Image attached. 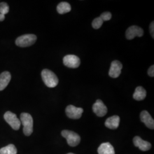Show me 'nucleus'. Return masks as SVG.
Returning <instances> with one entry per match:
<instances>
[{"label":"nucleus","mask_w":154,"mask_h":154,"mask_svg":"<svg viewBox=\"0 0 154 154\" xmlns=\"http://www.w3.org/2000/svg\"><path fill=\"white\" fill-rule=\"evenodd\" d=\"M41 77L45 84L50 88H55L58 84V78L55 74L49 69H44L41 72Z\"/></svg>","instance_id":"f257e3e1"},{"label":"nucleus","mask_w":154,"mask_h":154,"mask_svg":"<svg viewBox=\"0 0 154 154\" xmlns=\"http://www.w3.org/2000/svg\"><path fill=\"white\" fill-rule=\"evenodd\" d=\"M21 123L23 126V131L26 136H30L33 131V119L32 116L23 112L20 116Z\"/></svg>","instance_id":"f03ea898"},{"label":"nucleus","mask_w":154,"mask_h":154,"mask_svg":"<svg viewBox=\"0 0 154 154\" xmlns=\"http://www.w3.org/2000/svg\"><path fill=\"white\" fill-rule=\"evenodd\" d=\"M37 41V36L34 34H24L18 37L16 40L17 46L21 48H26L33 45Z\"/></svg>","instance_id":"7ed1b4c3"},{"label":"nucleus","mask_w":154,"mask_h":154,"mask_svg":"<svg viewBox=\"0 0 154 154\" xmlns=\"http://www.w3.org/2000/svg\"><path fill=\"white\" fill-rule=\"evenodd\" d=\"M61 134L63 137L66 138L67 144L72 147L77 146L81 141V138L79 135L72 131L69 130H63Z\"/></svg>","instance_id":"20e7f679"},{"label":"nucleus","mask_w":154,"mask_h":154,"mask_svg":"<svg viewBox=\"0 0 154 154\" xmlns=\"http://www.w3.org/2000/svg\"><path fill=\"white\" fill-rule=\"evenodd\" d=\"M4 119L6 122L14 130H18L21 126V121L18 119L17 116L11 111H7L4 114Z\"/></svg>","instance_id":"39448f33"},{"label":"nucleus","mask_w":154,"mask_h":154,"mask_svg":"<svg viewBox=\"0 0 154 154\" xmlns=\"http://www.w3.org/2000/svg\"><path fill=\"white\" fill-rule=\"evenodd\" d=\"M65 112L69 118L78 119L81 117L83 110L81 107H77L73 105H69L66 108Z\"/></svg>","instance_id":"423d86ee"},{"label":"nucleus","mask_w":154,"mask_h":154,"mask_svg":"<svg viewBox=\"0 0 154 154\" xmlns=\"http://www.w3.org/2000/svg\"><path fill=\"white\" fill-rule=\"evenodd\" d=\"M63 64L67 67L75 69L79 66L81 61L77 55H67L63 57Z\"/></svg>","instance_id":"0eeeda50"},{"label":"nucleus","mask_w":154,"mask_h":154,"mask_svg":"<svg viewBox=\"0 0 154 154\" xmlns=\"http://www.w3.org/2000/svg\"><path fill=\"white\" fill-rule=\"evenodd\" d=\"M144 34L143 29L138 26L134 25L128 28L126 32V37L127 39L131 40L135 37H142Z\"/></svg>","instance_id":"6e6552de"},{"label":"nucleus","mask_w":154,"mask_h":154,"mask_svg":"<svg viewBox=\"0 0 154 154\" xmlns=\"http://www.w3.org/2000/svg\"><path fill=\"white\" fill-rule=\"evenodd\" d=\"M93 110L94 112L99 117L104 116L107 112V107L100 99L97 100L95 103L94 104L93 106Z\"/></svg>","instance_id":"1a4fd4ad"},{"label":"nucleus","mask_w":154,"mask_h":154,"mask_svg":"<svg viewBox=\"0 0 154 154\" xmlns=\"http://www.w3.org/2000/svg\"><path fill=\"white\" fill-rule=\"evenodd\" d=\"M123 65L119 61H114L112 62L110 70L109 72V76L113 78H118L121 74V70Z\"/></svg>","instance_id":"9d476101"},{"label":"nucleus","mask_w":154,"mask_h":154,"mask_svg":"<svg viewBox=\"0 0 154 154\" xmlns=\"http://www.w3.org/2000/svg\"><path fill=\"white\" fill-rule=\"evenodd\" d=\"M140 120L141 121L144 123L146 125V126L148 127L150 129H154V121L152 116H150L149 112L147 111H143L141 112L140 115Z\"/></svg>","instance_id":"9b49d317"},{"label":"nucleus","mask_w":154,"mask_h":154,"mask_svg":"<svg viewBox=\"0 0 154 154\" xmlns=\"http://www.w3.org/2000/svg\"><path fill=\"white\" fill-rule=\"evenodd\" d=\"M133 142L134 145L138 147L140 150L143 151H148L151 147V143L149 142L144 141L139 137H135L133 139Z\"/></svg>","instance_id":"f8f14e48"},{"label":"nucleus","mask_w":154,"mask_h":154,"mask_svg":"<svg viewBox=\"0 0 154 154\" xmlns=\"http://www.w3.org/2000/svg\"><path fill=\"white\" fill-rule=\"evenodd\" d=\"M120 118L118 116H114L109 117L105 122V126L107 128L114 130L116 129L119 125Z\"/></svg>","instance_id":"ddd939ff"},{"label":"nucleus","mask_w":154,"mask_h":154,"mask_svg":"<svg viewBox=\"0 0 154 154\" xmlns=\"http://www.w3.org/2000/svg\"><path fill=\"white\" fill-rule=\"evenodd\" d=\"M11 74L9 72H4L0 74V91L4 90L11 80Z\"/></svg>","instance_id":"4468645a"},{"label":"nucleus","mask_w":154,"mask_h":154,"mask_svg":"<svg viewBox=\"0 0 154 154\" xmlns=\"http://www.w3.org/2000/svg\"><path fill=\"white\" fill-rule=\"evenodd\" d=\"M98 152L99 154H115L113 146L110 143H103L100 145Z\"/></svg>","instance_id":"2eb2a0df"},{"label":"nucleus","mask_w":154,"mask_h":154,"mask_svg":"<svg viewBox=\"0 0 154 154\" xmlns=\"http://www.w3.org/2000/svg\"><path fill=\"white\" fill-rule=\"evenodd\" d=\"M146 94V91L143 87L138 86L135 89V91L133 94V98L137 100H142L145 99Z\"/></svg>","instance_id":"dca6fc26"},{"label":"nucleus","mask_w":154,"mask_h":154,"mask_svg":"<svg viewBox=\"0 0 154 154\" xmlns=\"http://www.w3.org/2000/svg\"><path fill=\"white\" fill-rule=\"evenodd\" d=\"M71 6L67 2H62L57 7V11L61 14L69 13L71 11Z\"/></svg>","instance_id":"f3484780"},{"label":"nucleus","mask_w":154,"mask_h":154,"mask_svg":"<svg viewBox=\"0 0 154 154\" xmlns=\"http://www.w3.org/2000/svg\"><path fill=\"white\" fill-rule=\"evenodd\" d=\"M17 153L16 147L12 144L0 149V154H17Z\"/></svg>","instance_id":"a211bd4d"},{"label":"nucleus","mask_w":154,"mask_h":154,"mask_svg":"<svg viewBox=\"0 0 154 154\" xmlns=\"http://www.w3.org/2000/svg\"><path fill=\"white\" fill-rule=\"evenodd\" d=\"M103 23V20L99 17L95 18L92 22V26L95 29H98L100 28Z\"/></svg>","instance_id":"6ab92c4d"},{"label":"nucleus","mask_w":154,"mask_h":154,"mask_svg":"<svg viewBox=\"0 0 154 154\" xmlns=\"http://www.w3.org/2000/svg\"><path fill=\"white\" fill-rule=\"evenodd\" d=\"M9 11V6L6 2H2L0 3V14L5 15Z\"/></svg>","instance_id":"aec40b11"},{"label":"nucleus","mask_w":154,"mask_h":154,"mask_svg":"<svg viewBox=\"0 0 154 154\" xmlns=\"http://www.w3.org/2000/svg\"><path fill=\"white\" fill-rule=\"evenodd\" d=\"M100 17L101 18V19L103 20V21H109L111 20V17H112V14L109 11H106L103 13Z\"/></svg>","instance_id":"412c9836"},{"label":"nucleus","mask_w":154,"mask_h":154,"mask_svg":"<svg viewBox=\"0 0 154 154\" xmlns=\"http://www.w3.org/2000/svg\"><path fill=\"white\" fill-rule=\"evenodd\" d=\"M148 74L149 76L151 77H154V66L152 65L149 68L148 70Z\"/></svg>","instance_id":"4be33fe9"},{"label":"nucleus","mask_w":154,"mask_h":154,"mask_svg":"<svg viewBox=\"0 0 154 154\" xmlns=\"http://www.w3.org/2000/svg\"><path fill=\"white\" fill-rule=\"evenodd\" d=\"M154 22H152L150 24L149 26V30H150V33L151 35L152 36V37L154 38Z\"/></svg>","instance_id":"5701e85b"},{"label":"nucleus","mask_w":154,"mask_h":154,"mask_svg":"<svg viewBox=\"0 0 154 154\" xmlns=\"http://www.w3.org/2000/svg\"><path fill=\"white\" fill-rule=\"evenodd\" d=\"M5 18V16L4 14H0V21H3Z\"/></svg>","instance_id":"b1692460"},{"label":"nucleus","mask_w":154,"mask_h":154,"mask_svg":"<svg viewBox=\"0 0 154 154\" xmlns=\"http://www.w3.org/2000/svg\"><path fill=\"white\" fill-rule=\"evenodd\" d=\"M73 154V153H68V154Z\"/></svg>","instance_id":"393cba45"}]
</instances>
